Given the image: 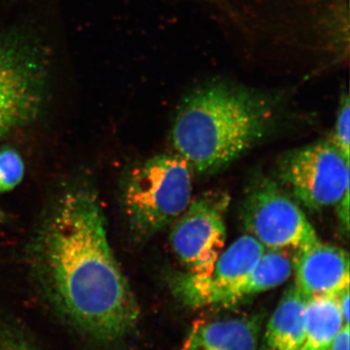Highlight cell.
<instances>
[{"mask_svg":"<svg viewBox=\"0 0 350 350\" xmlns=\"http://www.w3.org/2000/svg\"><path fill=\"white\" fill-rule=\"evenodd\" d=\"M32 278L55 312L96 342H117L137 328L140 308L109 239L98 193L68 187L50 206L29 248Z\"/></svg>","mask_w":350,"mask_h":350,"instance_id":"cell-1","label":"cell"},{"mask_svg":"<svg viewBox=\"0 0 350 350\" xmlns=\"http://www.w3.org/2000/svg\"><path fill=\"white\" fill-rule=\"evenodd\" d=\"M284 94L228 81L196 89L179 107L170 139L193 172L224 169L275 126Z\"/></svg>","mask_w":350,"mask_h":350,"instance_id":"cell-2","label":"cell"},{"mask_svg":"<svg viewBox=\"0 0 350 350\" xmlns=\"http://www.w3.org/2000/svg\"><path fill=\"white\" fill-rule=\"evenodd\" d=\"M192 169L177 154H158L126 174L121 200L131 231L150 238L174 224L192 200Z\"/></svg>","mask_w":350,"mask_h":350,"instance_id":"cell-3","label":"cell"},{"mask_svg":"<svg viewBox=\"0 0 350 350\" xmlns=\"http://www.w3.org/2000/svg\"><path fill=\"white\" fill-rule=\"evenodd\" d=\"M278 177L312 211L337 206L349 191V159L331 139L294 149L282 156Z\"/></svg>","mask_w":350,"mask_h":350,"instance_id":"cell-4","label":"cell"},{"mask_svg":"<svg viewBox=\"0 0 350 350\" xmlns=\"http://www.w3.org/2000/svg\"><path fill=\"white\" fill-rule=\"evenodd\" d=\"M246 231L268 250L300 251L319 241L306 214L275 181L258 180L244 200Z\"/></svg>","mask_w":350,"mask_h":350,"instance_id":"cell-5","label":"cell"},{"mask_svg":"<svg viewBox=\"0 0 350 350\" xmlns=\"http://www.w3.org/2000/svg\"><path fill=\"white\" fill-rule=\"evenodd\" d=\"M230 196L211 191L200 196L174 223L170 243L188 273L206 275L224 250L225 215Z\"/></svg>","mask_w":350,"mask_h":350,"instance_id":"cell-6","label":"cell"},{"mask_svg":"<svg viewBox=\"0 0 350 350\" xmlns=\"http://www.w3.org/2000/svg\"><path fill=\"white\" fill-rule=\"evenodd\" d=\"M266 248L250 234L222 251L206 275L179 273L172 278V293L192 308H221L227 295L252 271Z\"/></svg>","mask_w":350,"mask_h":350,"instance_id":"cell-7","label":"cell"},{"mask_svg":"<svg viewBox=\"0 0 350 350\" xmlns=\"http://www.w3.org/2000/svg\"><path fill=\"white\" fill-rule=\"evenodd\" d=\"M43 82L42 68L31 56L0 48V139L38 117Z\"/></svg>","mask_w":350,"mask_h":350,"instance_id":"cell-8","label":"cell"},{"mask_svg":"<svg viewBox=\"0 0 350 350\" xmlns=\"http://www.w3.org/2000/svg\"><path fill=\"white\" fill-rule=\"evenodd\" d=\"M295 275V287L306 299L338 297L349 288V253L319 241L297 251Z\"/></svg>","mask_w":350,"mask_h":350,"instance_id":"cell-9","label":"cell"},{"mask_svg":"<svg viewBox=\"0 0 350 350\" xmlns=\"http://www.w3.org/2000/svg\"><path fill=\"white\" fill-rule=\"evenodd\" d=\"M262 323V313L202 322L182 350H259Z\"/></svg>","mask_w":350,"mask_h":350,"instance_id":"cell-10","label":"cell"},{"mask_svg":"<svg viewBox=\"0 0 350 350\" xmlns=\"http://www.w3.org/2000/svg\"><path fill=\"white\" fill-rule=\"evenodd\" d=\"M308 299L291 285L269 317L259 350H301Z\"/></svg>","mask_w":350,"mask_h":350,"instance_id":"cell-11","label":"cell"},{"mask_svg":"<svg viewBox=\"0 0 350 350\" xmlns=\"http://www.w3.org/2000/svg\"><path fill=\"white\" fill-rule=\"evenodd\" d=\"M293 262L285 250H265L252 271L230 292L221 308H232L251 297L283 284L292 275Z\"/></svg>","mask_w":350,"mask_h":350,"instance_id":"cell-12","label":"cell"},{"mask_svg":"<svg viewBox=\"0 0 350 350\" xmlns=\"http://www.w3.org/2000/svg\"><path fill=\"white\" fill-rule=\"evenodd\" d=\"M344 325L338 297L308 299L301 350H328L332 340Z\"/></svg>","mask_w":350,"mask_h":350,"instance_id":"cell-13","label":"cell"},{"mask_svg":"<svg viewBox=\"0 0 350 350\" xmlns=\"http://www.w3.org/2000/svg\"><path fill=\"white\" fill-rule=\"evenodd\" d=\"M25 175V163L19 152L12 147L0 148V193L17 187Z\"/></svg>","mask_w":350,"mask_h":350,"instance_id":"cell-14","label":"cell"},{"mask_svg":"<svg viewBox=\"0 0 350 350\" xmlns=\"http://www.w3.org/2000/svg\"><path fill=\"white\" fill-rule=\"evenodd\" d=\"M349 126H350V100L347 92L340 94V105H338L337 119L333 135L330 139L347 159L350 156L349 146Z\"/></svg>","mask_w":350,"mask_h":350,"instance_id":"cell-15","label":"cell"},{"mask_svg":"<svg viewBox=\"0 0 350 350\" xmlns=\"http://www.w3.org/2000/svg\"><path fill=\"white\" fill-rule=\"evenodd\" d=\"M0 350H36L13 327L0 322Z\"/></svg>","mask_w":350,"mask_h":350,"instance_id":"cell-16","label":"cell"},{"mask_svg":"<svg viewBox=\"0 0 350 350\" xmlns=\"http://www.w3.org/2000/svg\"><path fill=\"white\" fill-rule=\"evenodd\" d=\"M349 324H345L332 340L328 350H349Z\"/></svg>","mask_w":350,"mask_h":350,"instance_id":"cell-17","label":"cell"},{"mask_svg":"<svg viewBox=\"0 0 350 350\" xmlns=\"http://www.w3.org/2000/svg\"><path fill=\"white\" fill-rule=\"evenodd\" d=\"M338 217L342 220V224L345 228V231L349 229V191L345 193L342 199L337 204Z\"/></svg>","mask_w":350,"mask_h":350,"instance_id":"cell-18","label":"cell"},{"mask_svg":"<svg viewBox=\"0 0 350 350\" xmlns=\"http://www.w3.org/2000/svg\"><path fill=\"white\" fill-rule=\"evenodd\" d=\"M338 301L345 324H349V288L338 295Z\"/></svg>","mask_w":350,"mask_h":350,"instance_id":"cell-19","label":"cell"},{"mask_svg":"<svg viewBox=\"0 0 350 350\" xmlns=\"http://www.w3.org/2000/svg\"><path fill=\"white\" fill-rule=\"evenodd\" d=\"M0 48H1V46H0Z\"/></svg>","mask_w":350,"mask_h":350,"instance_id":"cell-20","label":"cell"}]
</instances>
